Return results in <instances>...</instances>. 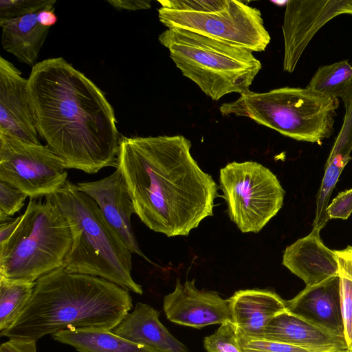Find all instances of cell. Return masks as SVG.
<instances>
[{"label":"cell","mask_w":352,"mask_h":352,"mask_svg":"<svg viewBox=\"0 0 352 352\" xmlns=\"http://www.w3.org/2000/svg\"><path fill=\"white\" fill-rule=\"evenodd\" d=\"M28 87L38 133L66 168L117 167L115 112L92 80L63 58H50L32 67Z\"/></svg>","instance_id":"obj_1"},{"label":"cell","mask_w":352,"mask_h":352,"mask_svg":"<svg viewBox=\"0 0 352 352\" xmlns=\"http://www.w3.org/2000/svg\"><path fill=\"white\" fill-rule=\"evenodd\" d=\"M183 135L122 137L118 168L135 214L149 229L168 237L188 236L213 215L217 185L190 153Z\"/></svg>","instance_id":"obj_2"},{"label":"cell","mask_w":352,"mask_h":352,"mask_svg":"<svg viewBox=\"0 0 352 352\" xmlns=\"http://www.w3.org/2000/svg\"><path fill=\"white\" fill-rule=\"evenodd\" d=\"M132 308L129 290L63 267L38 279L21 314L1 336L37 340L78 329L112 331Z\"/></svg>","instance_id":"obj_3"},{"label":"cell","mask_w":352,"mask_h":352,"mask_svg":"<svg viewBox=\"0 0 352 352\" xmlns=\"http://www.w3.org/2000/svg\"><path fill=\"white\" fill-rule=\"evenodd\" d=\"M47 197L59 208L70 227L72 245L63 267L142 294V286L131 276L132 253L107 224L96 202L69 180Z\"/></svg>","instance_id":"obj_4"},{"label":"cell","mask_w":352,"mask_h":352,"mask_svg":"<svg viewBox=\"0 0 352 352\" xmlns=\"http://www.w3.org/2000/svg\"><path fill=\"white\" fill-rule=\"evenodd\" d=\"M183 76L213 100L250 91L261 69L252 52L181 28H168L158 37Z\"/></svg>","instance_id":"obj_5"},{"label":"cell","mask_w":352,"mask_h":352,"mask_svg":"<svg viewBox=\"0 0 352 352\" xmlns=\"http://www.w3.org/2000/svg\"><path fill=\"white\" fill-rule=\"evenodd\" d=\"M338 98L308 89L285 87L267 92L249 91L219 107L224 116L249 118L298 141L321 144L333 132Z\"/></svg>","instance_id":"obj_6"},{"label":"cell","mask_w":352,"mask_h":352,"mask_svg":"<svg viewBox=\"0 0 352 352\" xmlns=\"http://www.w3.org/2000/svg\"><path fill=\"white\" fill-rule=\"evenodd\" d=\"M30 198L14 232L0 245V277L35 283L63 267L72 245L68 221L47 197Z\"/></svg>","instance_id":"obj_7"},{"label":"cell","mask_w":352,"mask_h":352,"mask_svg":"<svg viewBox=\"0 0 352 352\" xmlns=\"http://www.w3.org/2000/svg\"><path fill=\"white\" fill-rule=\"evenodd\" d=\"M219 188L230 219L242 232L257 233L283 204L285 192L277 177L254 162H232L220 169Z\"/></svg>","instance_id":"obj_8"},{"label":"cell","mask_w":352,"mask_h":352,"mask_svg":"<svg viewBox=\"0 0 352 352\" xmlns=\"http://www.w3.org/2000/svg\"><path fill=\"white\" fill-rule=\"evenodd\" d=\"M160 22L168 28H181L251 52L264 51L271 37L260 10L245 2L223 0L217 8L204 12L158 9Z\"/></svg>","instance_id":"obj_9"},{"label":"cell","mask_w":352,"mask_h":352,"mask_svg":"<svg viewBox=\"0 0 352 352\" xmlns=\"http://www.w3.org/2000/svg\"><path fill=\"white\" fill-rule=\"evenodd\" d=\"M0 180L30 198L57 192L67 181L62 160L47 145L0 133Z\"/></svg>","instance_id":"obj_10"},{"label":"cell","mask_w":352,"mask_h":352,"mask_svg":"<svg viewBox=\"0 0 352 352\" xmlns=\"http://www.w3.org/2000/svg\"><path fill=\"white\" fill-rule=\"evenodd\" d=\"M342 14H352V0H288L282 26L283 70L292 73L318 31Z\"/></svg>","instance_id":"obj_11"},{"label":"cell","mask_w":352,"mask_h":352,"mask_svg":"<svg viewBox=\"0 0 352 352\" xmlns=\"http://www.w3.org/2000/svg\"><path fill=\"white\" fill-rule=\"evenodd\" d=\"M195 280L182 285L177 279L174 291L164 296L163 307L167 318L180 325L201 329L232 321L229 299L213 291L199 290Z\"/></svg>","instance_id":"obj_12"},{"label":"cell","mask_w":352,"mask_h":352,"mask_svg":"<svg viewBox=\"0 0 352 352\" xmlns=\"http://www.w3.org/2000/svg\"><path fill=\"white\" fill-rule=\"evenodd\" d=\"M76 184L96 202L107 224L128 250L148 261L140 250L132 229L131 217L135 210L120 170L116 168L111 175L98 181Z\"/></svg>","instance_id":"obj_13"},{"label":"cell","mask_w":352,"mask_h":352,"mask_svg":"<svg viewBox=\"0 0 352 352\" xmlns=\"http://www.w3.org/2000/svg\"><path fill=\"white\" fill-rule=\"evenodd\" d=\"M0 133L41 144L30 105L28 79L3 56L0 57Z\"/></svg>","instance_id":"obj_14"},{"label":"cell","mask_w":352,"mask_h":352,"mask_svg":"<svg viewBox=\"0 0 352 352\" xmlns=\"http://www.w3.org/2000/svg\"><path fill=\"white\" fill-rule=\"evenodd\" d=\"M287 311L330 333L344 337L339 276L306 286L286 300Z\"/></svg>","instance_id":"obj_15"},{"label":"cell","mask_w":352,"mask_h":352,"mask_svg":"<svg viewBox=\"0 0 352 352\" xmlns=\"http://www.w3.org/2000/svg\"><path fill=\"white\" fill-rule=\"evenodd\" d=\"M320 232L313 228L307 236L287 246L283 253L282 264L301 278L306 286L338 276L336 250L323 243Z\"/></svg>","instance_id":"obj_16"},{"label":"cell","mask_w":352,"mask_h":352,"mask_svg":"<svg viewBox=\"0 0 352 352\" xmlns=\"http://www.w3.org/2000/svg\"><path fill=\"white\" fill-rule=\"evenodd\" d=\"M232 322L245 336L262 338L265 327L287 311L286 300L268 289L236 291L230 298Z\"/></svg>","instance_id":"obj_17"},{"label":"cell","mask_w":352,"mask_h":352,"mask_svg":"<svg viewBox=\"0 0 352 352\" xmlns=\"http://www.w3.org/2000/svg\"><path fill=\"white\" fill-rule=\"evenodd\" d=\"M262 338L312 352L348 349L344 337L330 333L287 311L278 314L268 323Z\"/></svg>","instance_id":"obj_18"},{"label":"cell","mask_w":352,"mask_h":352,"mask_svg":"<svg viewBox=\"0 0 352 352\" xmlns=\"http://www.w3.org/2000/svg\"><path fill=\"white\" fill-rule=\"evenodd\" d=\"M133 342L157 349L160 352H187L186 346L177 340L159 320V313L148 304L138 302L111 331Z\"/></svg>","instance_id":"obj_19"},{"label":"cell","mask_w":352,"mask_h":352,"mask_svg":"<svg viewBox=\"0 0 352 352\" xmlns=\"http://www.w3.org/2000/svg\"><path fill=\"white\" fill-rule=\"evenodd\" d=\"M39 12V11H38ZM38 12L9 21L2 28L1 45L5 51L30 67L34 66L50 28L40 24Z\"/></svg>","instance_id":"obj_20"},{"label":"cell","mask_w":352,"mask_h":352,"mask_svg":"<svg viewBox=\"0 0 352 352\" xmlns=\"http://www.w3.org/2000/svg\"><path fill=\"white\" fill-rule=\"evenodd\" d=\"M52 337L59 342L73 346L78 352H160L104 329H66L52 334Z\"/></svg>","instance_id":"obj_21"},{"label":"cell","mask_w":352,"mask_h":352,"mask_svg":"<svg viewBox=\"0 0 352 352\" xmlns=\"http://www.w3.org/2000/svg\"><path fill=\"white\" fill-rule=\"evenodd\" d=\"M35 283H25L0 277V331L10 327L29 301Z\"/></svg>","instance_id":"obj_22"},{"label":"cell","mask_w":352,"mask_h":352,"mask_svg":"<svg viewBox=\"0 0 352 352\" xmlns=\"http://www.w3.org/2000/svg\"><path fill=\"white\" fill-rule=\"evenodd\" d=\"M351 82L352 65L347 60H341L318 67L306 88L338 98Z\"/></svg>","instance_id":"obj_23"},{"label":"cell","mask_w":352,"mask_h":352,"mask_svg":"<svg viewBox=\"0 0 352 352\" xmlns=\"http://www.w3.org/2000/svg\"><path fill=\"white\" fill-rule=\"evenodd\" d=\"M340 279V294L344 327V338L352 352V246L336 250Z\"/></svg>","instance_id":"obj_24"},{"label":"cell","mask_w":352,"mask_h":352,"mask_svg":"<svg viewBox=\"0 0 352 352\" xmlns=\"http://www.w3.org/2000/svg\"><path fill=\"white\" fill-rule=\"evenodd\" d=\"M340 98L343 101L345 109L343 123L325 164L342 170L351 159L352 82L346 87Z\"/></svg>","instance_id":"obj_25"},{"label":"cell","mask_w":352,"mask_h":352,"mask_svg":"<svg viewBox=\"0 0 352 352\" xmlns=\"http://www.w3.org/2000/svg\"><path fill=\"white\" fill-rule=\"evenodd\" d=\"M206 352H242L236 327L232 321L221 324L217 330L204 338Z\"/></svg>","instance_id":"obj_26"},{"label":"cell","mask_w":352,"mask_h":352,"mask_svg":"<svg viewBox=\"0 0 352 352\" xmlns=\"http://www.w3.org/2000/svg\"><path fill=\"white\" fill-rule=\"evenodd\" d=\"M56 3V0H1L0 25L25 14L54 7Z\"/></svg>","instance_id":"obj_27"},{"label":"cell","mask_w":352,"mask_h":352,"mask_svg":"<svg viewBox=\"0 0 352 352\" xmlns=\"http://www.w3.org/2000/svg\"><path fill=\"white\" fill-rule=\"evenodd\" d=\"M237 334L242 352H312L298 346L269 340L263 338L248 336L238 330Z\"/></svg>","instance_id":"obj_28"},{"label":"cell","mask_w":352,"mask_h":352,"mask_svg":"<svg viewBox=\"0 0 352 352\" xmlns=\"http://www.w3.org/2000/svg\"><path fill=\"white\" fill-rule=\"evenodd\" d=\"M28 196L22 191L0 180V221L3 223L19 211Z\"/></svg>","instance_id":"obj_29"},{"label":"cell","mask_w":352,"mask_h":352,"mask_svg":"<svg viewBox=\"0 0 352 352\" xmlns=\"http://www.w3.org/2000/svg\"><path fill=\"white\" fill-rule=\"evenodd\" d=\"M329 219H347L352 213V188L340 192L328 205Z\"/></svg>","instance_id":"obj_30"},{"label":"cell","mask_w":352,"mask_h":352,"mask_svg":"<svg viewBox=\"0 0 352 352\" xmlns=\"http://www.w3.org/2000/svg\"><path fill=\"white\" fill-rule=\"evenodd\" d=\"M0 352H36V340L10 338L1 344Z\"/></svg>","instance_id":"obj_31"},{"label":"cell","mask_w":352,"mask_h":352,"mask_svg":"<svg viewBox=\"0 0 352 352\" xmlns=\"http://www.w3.org/2000/svg\"><path fill=\"white\" fill-rule=\"evenodd\" d=\"M111 6L118 10L136 11L151 8V1L142 0H108Z\"/></svg>","instance_id":"obj_32"},{"label":"cell","mask_w":352,"mask_h":352,"mask_svg":"<svg viewBox=\"0 0 352 352\" xmlns=\"http://www.w3.org/2000/svg\"><path fill=\"white\" fill-rule=\"evenodd\" d=\"M21 215L9 222L1 223L0 226V245H3L8 241L16 229Z\"/></svg>","instance_id":"obj_33"},{"label":"cell","mask_w":352,"mask_h":352,"mask_svg":"<svg viewBox=\"0 0 352 352\" xmlns=\"http://www.w3.org/2000/svg\"><path fill=\"white\" fill-rule=\"evenodd\" d=\"M54 6L40 10L38 14V21L40 24L49 28L54 25L57 22V16L54 13Z\"/></svg>","instance_id":"obj_34"},{"label":"cell","mask_w":352,"mask_h":352,"mask_svg":"<svg viewBox=\"0 0 352 352\" xmlns=\"http://www.w3.org/2000/svg\"><path fill=\"white\" fill-rule=\"evenodd\" d=\"M327 352H351L349 349L345 350H338V351H327Z\"/></svg>","instance_id":"obj_35"}]
</instances>
